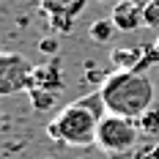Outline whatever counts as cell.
I'll return each instance as SVG.
<instances>
[{
  "label": "cell",
  "mask_w": 159,
  "mask_h": 159,
  "mask_svg": "<svg viewBox=\"0 0 159 159\" xmlns=\"http://www.w3.org/2000/svg\"><path fill=\"white\" fill-rule=\"evenodd\" d=\"M110 19L115 22L118 30L132 33V30H137V28L143 25V6H137L134 0H121V3L112 8Z\"/></svg>",
  "instance_id": "52a82bcc"
},
{
  "label": "cell",
  "mask_w": 159,
  "mask_h": 159,
  "mask_svg": "<svg viewBox=\"0 0 159 159\" xmlns=\"http://www.w3.org/2000/svg\"><path fill=\"white\" fill-rule=\"evenodd\" d=\"M99 3H110V0H99Z\"/></svg>",
  "instance_id": "2e32d148"
},
{
  "label": "cell",
  "mask_w": 159,
  "mask_h": 159,
  "mask_svg": "<svg viewBox=\"0 0 159 159\" xmlns=\"http://www.w3.org/2000/svg\"><path fill=\"white\" fill-rule=\"evenodd\" d=\"M36 66L19 52H0V96L28 93L33 88Z\"/></svg>",
  "instance_id": "277c9868"
},
{
  "label": "cell",
  "mask_w": 159,
  "mask_h": 159,
  "mask_svg": "<svg viewBox=\"0 0 159 159\" xmlns=\"http://www.w3.org/2000/svg\"><path fill=\"white\" fill-rule=\"evenodd\" d=\"M3 124H6V115H3V112H0V126H3Z\"/></svg>",
  "instance_id": "5bb4252c"
},
{
  "label": "cell",
  "mask_w": 159,
  "mask_h": 159,
  "mask_svg": "<svg viewBox=\"0 0 159 159\" xmlns=\"http://www.w3.org/2000/svg\"><path fill=\"white\" fill-rule=\"evenodd\" d=\"M154 47H157V52H159V36H157V41H154Z\"/></svg>",
  "instance_id": "9a60e30c"
},
{
  "label": "cell",
  "mask_w": 159,
  "mask_h": 159,
  "mask_svg": "<svg viewBox=\"0 0 159 159\" xmlns=\"http://www.w3.org/2000/svg\"><path fill=\"white\" fill-rule=\"evenodd\" d=\"M137 126H140V132H145V134H157L159 132V110L157 107H148V110L137 118Z\"/></svg>",
  "instance_id": "8fae6325"
},
{
  "label": "cell",
  "mask_w": 159,
  "mask_h": 159,
  "mask_svg": "<svg viewBox=\"0 0 159 159\" xmlns=\"http://www.w3.org/2000/svg\"><path fill=\"white\" fill-rule=\"evenodd\" d=\"M33 88H44V91H52V93L63 91V71H61V58L58 55L49 63L33 69Z\"/></svg>",
  "instance_id": "8992f818"
},
{
  "label": "cell",
  "mask_w": 159,
  "mask_h": 159,
  "mask_svg": "<svg viewBox=\"0 0 159 159\" xmlns=\"http://www.w3.org/2000/svg\"><path fill=\"white\" fill-rule=\"evenodd\" d=\"M28 99H30V104H33L36 112H49L55 107V102H58V93L44 91V88H30L28 91Z\"/></svg>",
  "instance_id": "9c48e42d"
},
{
  "label": "cell",
  "mask_w": 159,
  "mask_h": 159,
  "mask_svg": "<svg viewBox=\"0 0 159 159\" xmlns=\"http://www.w3.org/2000/svg\"><path fill=\"white\" fill-rule=\"evenodd\" d=\"M115 30L118 28H115L112 19H96V22H91V28H88V36H91V41H96V44H110V39H112Z\"/></svg>",
  "instance_id": "30bf717a"
},
{
  "label": "cell",
  "mask_w": 159,
  "mask_h": 159,
  "mask_svg": "<svg viewBox=\"0 0 159 159\" xmlns=\"http://www.w3.org/2000/svg\"><path fill=\"white\" fill-rule=\"evenodd\" d=\"M110 61L124 71H134L137 63L143 61V47H121L110 52Z\"/></svg>",
  "instance_id": "ba28073f"
},
{
  "label": "cell",
  "mask_w": 159,
  "mask_h": 159,
  "mask_svg": "<svg viewBox=\"0 0 159 159\" xmlns=\"http://www.w3.org/2000/svg\"><path fill=\"white\" fill-rule=\"evenodd\" d=\"M143 25L145 28H159V0H148L143 6Z\"/></svg>",
  "instance_id": "7c38bea8"
},
{
  "label": "cell",
  "mask_w": 159,
  "mask_h": 159,
  "mask_svg": "<svg viewBox=\"0 0 159 159\" xmlns=\"http://www.w3.org/2000/svg\"><path fill=\"white\" fill-rule=\"evenodd\" d=\"M99 115L88 110L82 102H71L58 112L47 126V134L58 143L66 145H91L96 143V126H99Z\"/></svg>",
  "instance_id": "7a4b0ae2"
},
{
  "label": "cell",
  "mask_w": 159,
  "mask_h": 159,
  "mask_svg": "<svg viewBox=\"0 0 159 159\" xmlns=\"http://www.w3.org/2000/svg\"><path fill=\"white\" fill-rule=\"evenodd\" d=\"M88 0H39V8L49 16V25L58 33H71L74 16L82 14Z\"/></svg>",
  "instance_id": "5b68a950"
},
{
  "label": "cell",
  "mask_w": 159,
  "mask_h": 159,
  "mask_svg": "<svg viewBox=\"0 0 159 159\" xmlns=\"http://www.w3.org/2000/svg\"><path fill=\"white\" fill-rule=\"evenodd\" d=\"M99 88H102V96H104L107 112L124 115V118H134L137 121L154 104V82L148 80V74L118 69Z\"/></svg>",
  "instance_id": "6da1fadb"
},
{
  "label": "cell",
  "mask_w": 159,
  "mask_h": 159,
  "mask_svg": "<svg viewBox=\"0 0 159 159\" xmlns=\"http://www.w3.org/2000/svg\"><path fill=\"white\" fill-rule=\"evenodd\" d=\"M134 143H137V124H134V118H124V115L107 112L99 121V126H96V145L102 151L124 154Z\"/></svg>",
  "instance_id": "3957f363"
},
{
  "label": "cell",
  "mask_w": 159,
  "mask_h": 159,
  "mask_svg": "<svg viewBox=\"0 0 159 159\" xmlns=\"http://www.w3.org/2000/svg\"><path fill=\"white\" fill-rule=\"evenodd\" d=\"M39 49H41L44 55H49V58H55V55H58V39H52V36L41 39V41H39Z\"/></svg>",
  "instance_id": "4fadbf2b"
}]
</instances>
